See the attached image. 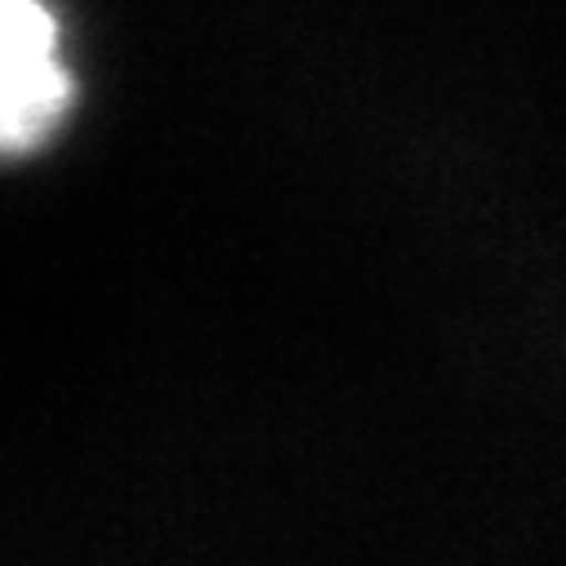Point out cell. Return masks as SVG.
<instances>
[{"label":"cell","mask_w":566,"mask_h":566,"mask_svg":"<svg viewBox=\"0 0 566 566\" xmlns=\"http://www.w3.org/2000/svg\"><path fill=\"white\" fill-rule=\"evenodd\" d=\"M0 54H6L0 138L10 157H28L59 129L72 103V81L59 59V23L45 0H6Z\"/></svg>","instance_id":"obj_1"}]
</instances>
